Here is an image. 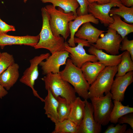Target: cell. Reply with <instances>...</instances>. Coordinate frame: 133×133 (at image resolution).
<instances>
[{"instance_id": "cell-1", "label": "cell", "mask_w": 133, "mask_h": 133, "mask_svg": "<svg viewBox=\"0 0 133 133\" xmlns=\"http://www.w3.org/2000/svg\"><path fill=\"white\" fill-rule=\"evenodd\" d=\"M41 11L42 25L39 34L40 38L37 44L33 47L36 49H47L51 54L65 50L63 37L60 35L55 36L53 34L50 25V15L45 7H42Z\"/></svg>"}, {"instance_id": "cell-2", "label": "cell", "mask_w": 133, "mask_h": 133, "mask_svg": "<svg viewBox=\"0 0 133 133\" xmlns=\"http://www.w3.org/2000/svg\"><path fill=\"white\" fill-rule=\"evenodd\" d=\"M45 7L50 15V25L53 34L55 36L61 35L66 40L70 34L68 23L77 17L72 12L66 13L61 8L58 7L57 9L52 5Z\"/></svg>"}, {"instance_id": "cell-3", "label": "cell", "mask_w": 133, "mask_h": 133, "mask_svg": "<svg viewBox=\"0 0 133 133\" xmlns=\"http://www.w3.org/2000/svg\"><path fill=\"white\" fill-rule=\"evenodd\" d=\"M65 65L64 69L60 71L61 77L73 86L79 96L84 100H87L90 85L85 79L81 68L74 65L68 58Z\"/></svg>"}, {"instance_id": "cell-4", "label": "cell", "mask_w": 133, "mask_h": 133, "mask_svg": "<svg viewBox=\"0 0 133 133\" xmlns=\"http://www.w3.org/2000/svg\"><path fill=\"white\" fill-rule=\"evenodd\" d=\"M41 79L44 83L46 90H50L57 99L60 96L66 98L72 103L77 97L74 88L62 79L59 73H49Z\"/></svg>"}, {"instance_id": "cell-5", "label": "cell", "mask_w": 133, "mask_h": 133, "mask_svg": "<svg viewBox=\"0 0 133 133\" xmlns=\"http://www.w3.org/2000/svg\"><path fill=\"white\" fill-rule=\"evenodd\" d=\"M117 71V66H107L99 75L90 86L88 99L94 97H100L110 92L114 76Z\"/></svg>"}, {"instance_id": "cell-6", "label": "cell", "mask_w": 133, "mask_h": 133, "mask_svg": "<svg viewBox=\"0 0 133 133\" xmlns=\"http://www.w3.org/2000/svg\"><path fill=\"white\" fill-rule=\"evenodd\" d=\"M94 110L93 116L95 121L105 126L110 122V117L114 106L110 92L105 96L90 98Z\"/></svg>"}, {"instance_id": "cell-7", "label": "cell", "mask_w": 133, "mask_h": 133, "mask_svg": "<svg viewBox=\"0 0 133 133\" xmlns=\"http://www.w3.org/2000/svg\"><path fill=\"white\" fill-rule=\"evenodd\" d=\"M75 43L78 45L75 47L69 46L67 42H65V50L69 53V56L72 63L81 68L83 65L88 62H95L98 61L96 56L86 53L83 47H89L91 44L86 40L74 37Z\"/></svg>"}, {"instance_id": "cell-8", "label": "cell", "mask_w": 133, "mask_h": 133, "mask_svg": "<svg viewBox=\"0 0 133 133\" xmlns=\"http://www.w3.org/2000/svg\"><path fill=\"white\" fill-rule=\"evenodd\" d=\"M50 56V54H42L35 56L30 60V66L24 72L23 75L19 80L21 83L30 87L32 90L34 95L39 99L42 101L44 99L39 95L34 88L35 81L39 76L38 66L40 63Z\"/></svg>"}, {"instance_id": "cell-9", "label": "cell", "mask_w": 133, "mask_h": 133, "mask_svg": "<svg viewBox=\"0 0 133 133\" xmlns=\"http://www.w3.org/2000/svg\"><path fill=\"white\" fill-rule=\"evenodd\" d=\"M108 29L103 36L99 38L95 44L91 45L97 49L105 50L110 54L117 55L119 53L122 39L115 31Z\"/></svg>"}, {"instance_id": "cell-10", "label": "cell", "mask_w": 133, "mask_h": 133, "mask_svg": "<svg viewBox=\"0 0 133 133\" xmlns=\"http://www.w3.org/2000/svg\"><path fill=\"white\" fill-rule=\"evenodd\" d=\"M120 3L119 0H111L109 3L103 4L95 2L89 4L88 13L92 14L104 26H108L114 21L112 17L109 15L110 10L113 7H117Z\"/></svg>"}, {"instance_id": "cell-11", "label": "cell", "mask_w": 133, "mask_h": 133, "mask_svg": "<svg viewBox=\"0 0 133 133\" xmlns=\"http://www.w3.org/2000/svg\"><path fill=\"white\" fill-rule=\"evenodd\" d=\"M69 53L65 50L57 52L50 56L45 61L39 64L43 74L46 75L49 73H59L61 66L65 65L67 58L69 57Z\"/></svg>"}, {"instance_id": "cell-12", "label": "cell", "mask_w": 133, "mask_h": 133, "mask_svg": "<svg viewBox=\"0 0 133 133\" xmlns=\"http://www.w3.org/2000/svg\"><path fill=\"white\" fill-rule=\"evenodd\" d=\"M83 116L78 127V133H100L101 125L97 122L93 116L94 110L91 103L85 100Z\"/></svg>"}, {"instance_id": "cell-13", "label": "cell", "mask_w": 133, "mask_h": 133, "mask_svg": "<svg viewBox=\"0 0 133 133\" xmlns=\"http://www.w3.org/2000/svg\"><path fill=\"white\" fill-rule=\"evenodd\" d=\"M133 82V71L128 72L124 75L116 77L113 82L110 90L112 100L121 102L123 101L125 91Z\"/></svg>"}, {"instance_id": "cell-14", "label": "cell", "mask_w": 133, "mask_h": 133, "mask_svg": "<svg viewBox=\"0 0 133 133\" xmlns=\"http://www.w3.org/2000/svg\"><path fill=\"white\" fill-rule=\"evenodd\" d=\"M39 34L36 36H14L7 34H0V47L2 49L7 45H24L33 47L38 42Z\"/></svg>"}, {"instance_id": "cell-15", "label": "cell", "mask_w": 133, "mask_h": 133, "mask_svg": "<svg viewBox=\"0 0 133 133\" xmlns=\"http://www.w3.org/2000/svg\"><path fill=\"white\" fill-rule=\"evenodd\" d=\"M75 36L79 38L86 40L91 44L95 43L99 36L105 32L93 26L90 22L83 24Z\"/></svg>"}, {"instance_id": "cell-16", "label": "cell", "mask_w": 133, "mask_h": 133, "mask_svg": "<svg viewBox=\"0 0 133 133\" xmlns=\"http://www.w3.org/2000/svg\"><path fill=\"white\" fill-rule=\"evenodd\" d=\"M87 22H91L98 24L99 23V20L95 18L92 14L89 13L77 16L73 20L69 22L68 26L70 37L67 42L69 46L71 47L76 46L74 41L75 33L81 25Z\"/></svg>"}, {"instance_id": "cell-17", "label": "cell", "mask_w": 133, "mask_h": 133, "mask_svg": "<svg viewBox=\"0 0 133 133\" xmlns=\"http://www.w3.org/2000/svg\"><path fill=\"white\" fill-rule=\"evenodd\" d=\"M19 66L15 63L0 75V83L8 90L13 86L19 77Z\"/></svg>"}, {"instance_id": "cell-18", "label": "cell", "mask_w": 133, "mask_h": 133, "mask_svg": "<svg viewBox=\"0 0 133 133\" xmlns=\"http://www.w3.org/2000/svg\"><path fill=\"white\" fill-rule=\"evenodd\" d=\"M89 47L88 51L89 54L95 55L99 61L106 66H117L121 60L122 53L116 55H110L102 50L97 49L92 45Z\"/></svg>"}, {"instance_id": "cell-19", "label": "cell", "mask_w": 133, "mask_h": 133, "mask_svg": "<svg viewBox=\"0 0 133 133\" xmlns=\"http://www.w3.org/2000/svg\"><path fill=\"white\" fill-rule=\"evenodd\" d=\"M105 67L99 61L88 62L83 65L81 69L85 79L90 85Z\"/></svg>"}, {"instance_id": "cell-20", "label": "cell", "mask_w": 133, "mask_h": 133, "mask_svg": "<svg viewBox=\"0 0 133 133\" xmlns=\"http://www.w3.org/2000/svg\"><path fill=\"white\" fill-rule=\"evenodd\" d=\"M47 91L48 94L44 101L45 114L55 124L59 122L57 111L58 102L51 91L49 90Z\"/></svg>"}, {"instance_id": "cell-21", "label": "cell", "mask_w": 133, "mask_h": 133, "mask_svg": "<svg viewBox=\"0 0 133 133\" xmlns=\"http://www.w3.org/2000/svg\"><path fill=\"white\" fill-rule=\"evenodd\" d=\"M85 105V100H82L79 97H77L71 103L67 119L73 122L78 127L83 116Z\"/></svg>"}, {"instance_id": "cell-22", "label": "cell", "mask_w": 133, "mask_h": 133, "mask_svg": "<svg viewBox=\"0 0 133 133\" xmlns=\"http://www.w3.org/2000/svg\"><path fill=\"white\" fill-rule=\"evenodd\" d=\"M112 17L113 22L108 26V29L116 31L123 39L128 34L133 32V25L125 23L122 20L121 17L114 15Z\"/></svg>"}, {"instance_id": "cell-23", "label": "cell", "mask_w": 133, "mask_h": 133, "mask_svg": "<svg viewBox=\"0 0 133 133\" xmlns=\"http://www.w3.org/2000/svg\"><path fill=\"white\" fill-rule=\"evenodd\" d=\"M114 106L111 114L110 122L116 124L120 117L127 114L133 112V108L129 105L124 106L121 102L114 100Z\"/></svg>"}, {"instance_id": "cell-24", "label": "cell", "mask_w": 133, "mask_h": 133, "mask_svg": "<svg viewBox=\"0 0 133 133\" xmlns=\"http://www.w3.org/2000/svg\"><path fill=\"white\" fill-rule=\"evenodd\" d=\"M43 3H50L55 7H59L66 13L72 12L75 16H78L76 10L79 5L77 0H40Z\"/></svg>"}, {"instance_id": "cell-25", "label": "cell", "mask_w": 133, "mask_h": 133, "mask_svg": "<svg viewBox=\"0 0 133 133\" xmlns=\"http://www.w3.org/2000/svg\"><path fill=\"white\" fill-rule=\"evenodd\" d=\"M133 71V61L129 52L125 50L122 53L121 60L117 65V71L115 76H122Z\"/></svg>"}, {"instance_id": "cell-26", "label": "cell", "mask_w": 133, "mask_h": 133, "mask_svg": "<svg viewBox=\"0 0 133 133\" xmlns=\"http://www.w3.org/2000/svg\"><path fill=\"white\" fill-rule=\"evenodd\" d=\"M118 8H112L109 15L112 16L114 15H118L123 18L125 21L131 24L133 23V7H127L119 3L117 6Z\"/></svg>"}, {"instance_id": "cell-27", "label": "cell", "mask_w": 133, "mask_h": 133, "mask_svg": "<svg viewBox=\"0 0 133 133\" xmlns=\"http://www.w3.org/2000/svg\"><path fill=\"white\" fill-rule=\"evenodd\" d=\"M55 124L54 129L52 133H78V126L68 119Z\"/></svg>"}, {"instance_id": "cell-28", "label": "cell", "mask_w": 133, "mask_h": 133, "mask_svg": "<svg viewBox=\"0 0 133 133\" xmlns=\"http://www.w3.org/2000/svg\"><path fill=\"white\" fill-rule=\"evenodd\" d=\"M58 104L57 111L59 122L68 118L71 103L66 98L60 96L57 99Z\"/></svg>"}, {"instance_id": "cell-29", "label": "cell", "mask_w": 133, "mask_h": 133, "mask_svg": "<svg viewBox=\"0 0 133 133\" xmlns=\"http://www.w3.org/2000/svg\"><path fill=\"white\" fill-rule=\"evenodd\" d=\"M15 63L12 55L6 52L1 53L0 56V75Z\"/></svg>"}, {"instance_id": "cell-30", "label": "cell", "mask_w": 133, "mask_h": 133, "mask_svg": "<svg viewBox=\"0 0 133 133\" xmlns=\"http://www.w3.org/2000/svg\"><path fill=\"white\" fill-rule=\"evenodd\" d=\"M120 49L121 51L127 50L130 53L132 59L133 61V40H130L127 36L123 38Z\"/></svg>"}, {"instance_id": "cell-31", "label": "cell", "mask_w": 133, "mask_h": 133, "mask_svg": "<svg viewBox=\"0 0 133 133\" xmlns=\"http://www.w3.org/2000/svg\"><path fill=\"white\" fill-rule=\"evenodd\" d=\"M127 125L125 124L121 125L118 123L115 126L112 124L109 125L104 133H125Z\"/></svg>"}, {"instance_id": "cell-32", "label": "cell", "mask_w": 133, "mask_h": 133, "mask_svg": "<svg viewBox=\"0 0 133 133\" xmlns=\"http://www.w3.org/2000/svg\"><path fill=\"white\" fill-rule=\"evenodd\" d=\"M77 0L80 6L76 10L77 16H80L88 14V8L89 4L87 0Z\"/></svg>"}, {"instance_id": "cell-33", "label": "cell", "mask_w": 133, "mask_h": 133, "mask_svg": "<svg viewBox=\"0 0 133 133\" xmlns=\"http://www.w3.org/2000/svg\"><path fill=\"white\" fill-rule=\"evenodd\" d=\"M131 113L127 114L118 119L117 123L121 124L125 123L129 124L133 130V114Z\"/></svg>"}, {"instance_id": "cell-34", "label": "cell", "mask_w": 133, "mask_h": 133, "mask_svg": "<svg viewBox=\"0 0 133 133\" xmlns=\"http://www.w3.org/2000/svg\"><path fill=\"white\" fill-rule=\"evenodd\" d=\"M15 31L14 26L8 24L0 18V34H6L8 32Z\"/></svg>"}, {"instance_id": "cell-35", "label": "cell", "mask_w": 133, "mask_h": 133, "mask_svg": "<svg viewBox=\"0 0 133 133\" xmlns=\"http://www.w3.org/2000/svg\"><path fill=\"white\" fill-rule=\"evenodd\" d=\"M88 4L96 3L99 4H103L110 2L111 0H87Z\"/></svg>"}, {"instance_id": "cell-36", "label": "cell", "mask_w": 133, "mask_h": 133, "mask_svg": "<svg viewBox=\"0 0 133 133\" xmlns=\"http://www.w3.org/2000/svg\"><path fill=\"white\" fill-rule=\"evenodd\" d=\"M123 5L128 7L133 6V0H119Z\"/></svg>"}, {"instance_id": "cell-37", "label": "cell", "mask_w": 133, "mask_h": 133, "mask_svg": "<svg viewBox=\"0 0 133 133\" xmlns=\"http://www.w3.org/2000/svg\"><path fill=\"white\" fill-rule=\"evenodd\" d=\"M7 90L3 87L0 83V99L2 98L8 94Z\"/></svg>"}, {"instance_id": "cell-38", "label": "cell", "mask_w": 133, "mask_h": 133, "mask_svg": "<svg viewBox=\"0 0 133 133\" xmlns=\"http://www.w3.org/2000/svg\"><path fill=\"white\" fill-rule=\"evenodd\" d=\"M133 130L132 129H129L126 130L125 133H133Z\"/></svg>"}, {"instance_id": "cell-39", "label": "cell", "mask_w": 133, "mask_h": 133, "mask_svg": "<svg viewBox=\"0 0 133 133\" xmlns=\"http://www.w3.org/2000/svg\"><path fill=\"white\" fill-rule=\"evenodd\" d=\"M28 0H24V2L25 3H26Z\"/></svg>"}, {"instance_id": "cell-40", "label": "cell", "mask_w": 133, "mask_h": 133, "mask_svg": "<svg viewBox=\"0 0 133 133\" xmlns=\"http://www.w3.org/2000/svg\"><path fill=\"white\" fill-rule=\"evenodd\" d=\"M1 53L0 52V55H1Z\"/></svg>"}]
</instances>
